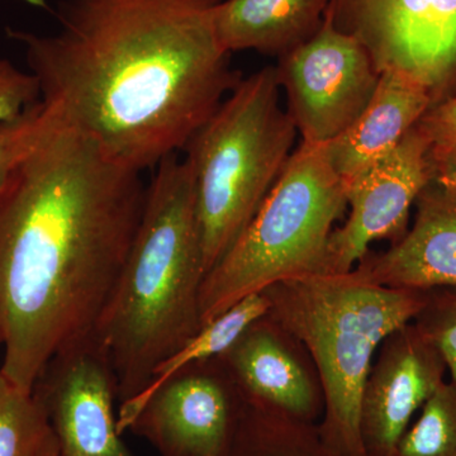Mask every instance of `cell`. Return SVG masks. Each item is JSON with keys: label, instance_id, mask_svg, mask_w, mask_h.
<instances>
[{"label": "cell", "instance_id": "6da1fadb", "mask_svg": "<svg viewBox=\"0 0 456 456\" xmlns=\"http://www.w3.org/2000/svg\"><path fill=\"white\" fill-rule=\"evenodd\" d=\"M221 2L60 0L55 33H7L60 123L142 173L184 150L241 80L216 33Z\"/></svg>", "mask_w": 456, "mask_h": 456}, {"label": "cell", "instance_id": "7a4b0ae2", "mask_svg": "<svg viewBox=\"0 0 456 456\" xmlns=\"http://www.w3.org/2000/svg\"><path fill=\"white\" fill-rule=\"evenodd\" d=\"M146 188L59 118L0 189V373L33 393L57 354L94 335Z\"/></svg>", "mask_w": 456, "mask_h": 456}, {"label": "cell", "instance_id": "3957f363", "mask_svg": "<svg viewBox=\"0 0 456 456\" xmlns=\"http://www.w3.org/2000/svg\"><path fill=\"white\" fill-rule=\"evenodd\" d=\"M206 275L193 180L184 159L171 155L146 188L136 235L94 332L121 404L202 330Z\"/></svg>", "mask_w": 456, "mask_h": 456}, {"label": "cell", "instance_id": "277c9868", "mask_svg": "<svg viewBox=\"0 0 456 456\" xmlns=\"http://www.w3.org/2000/svg\"><path fill=\"white\" fill-rule=\"evenodd\" d=\"M269 316L305 345L322 384L318 430L344 456H368L360 401L382 342L412 322L425 292L359 281L351 273L290 279L266 288Z\"/></svg>", "mask_w": 456, "mask_h": 456}, {"label": "cell", "instance_id": "5b68a950", "mask_svg": "<svg viewBox=\"0 0 456 456\" xmlns=\"http://www.w3.org/2000/svg\"><path fill=\"white\" fill-rule=\"evenodd\" d=\"M281 93L277 66L260 69L240 80L184 147L207 274L253 220L293 154L298 131Z\"/></svg>", "mask_w": 456, "mask_h": 456}, {"label": "cell", "instance_id": "8992f818", "mask_svg": "<svg viewBox=\"0 0 456 456\" xmlns=\"http://www.w3.org/2000/svg\"><path fill=\"white\" fill-rule=\"evenodd\" d=\"M346 209L345 183L326 145L301 142L253 220L204 278L203 326L273 284L329 275L330 237Z\"/></svg>", "mask_w": 456, "mask_h": 456}, {"label": "cell", "instance_id": "52a82bcc", "mask_svg": "<svg viewBox=\"0 0 456 456\" xmlns=\"http://www.w3.org/2000/svg\"><path fill=\"white\" fill-rule=\"evenodd\" d=\"M326 14L362 42L379 73L419 84L432 106L456 97V0H331Z\"/></svg>", "mask_w": 456, "mask_h": 456}, {"label": "cell", "instance_id": "ba28073f", "mask_svg": "<svg viewBox=\"0 0 456 456\" xmlns=\"http://www.w3.org/2000/svg\"><path fill=\"white\" fill-rule=\"evenodd\" d=\"M279 83L302 142L327 145L358 119L380 73L355 37L325 16L316 35L281 57Z\"/></svg>", "mask_w": 456, "mask_h": 456}, {"label": "cell", "instance_id": "9c48e42d", "mask_svg": "<svg viewBox=\"0 0 456 456\" xmlns=\"http://www.w3.org/2000/svg\"><path fill=\"white\" fill-rule=\"evenodd\" d=\"M246 403L220 358L183 369L118 426L160 456H230Z\"/></svg>", "mask_w": 456, "mask_h": 456}, {"label": "cell", "instance_id": "30bf717a", "mask_svg": "<svg viewBox=\"0 0 456 456\" xmlns=\"http://www.w3.org/2000/svg\"><path fill=\"white\" fill-rule=\"evenodd\" d=\"M57 456H134L114 413L116 378L95 334L57 354L36 383Z\"/></svg>", "mask_w": 456, "mask_h": 456}, {"label": "cell", "instance_id": "8fae6325", "mask_svg": "<svg viewBox=\"0 0 456 456\" xmlns=\"http://www.w3.org/2000/svg\"><path fill=\"white\" fill-rule=\"evenodd\" d=\"M430 143L412 128L395 150L345 183L349 216L327 248L329 275L347 274L378 240L397 244L408 231L411 208L431 182Z\"/></svg>", "mask_w": 456, "mask_h": 456}, {"label": "cell", "instance_id": "7c38bea8", "mask_svg": "<svg viewBox=\"0 0 456 456\" xmlns=\"http://www.w3.org/2000/svg\"><path fill=\"white\" fill-rule=\"evenodd\" d=\"M446 374L439 347L415 323L382 342L360 401V435L368 456L389 455Z\"/></svg>", "mask_w": 456, "mask_h": 456}, {"label": "cell", "instance_id": "4fadbf2b", "mask_svg": "<svg viewBox=\"0 0 456 456\" xmlns=\"http://www.w3.org/2000/svg\"><path fill=\"white\" fill-rule=\"evenodd\" d=\"M218 358L246 406L320 422L325 398L316 365L305 345L269 314Z\"/></svg>", "mask_w": 456, "mask_h": 456}, {"label": "cell", "instance_id": "5bb4252c", "mask_svg": "<svg viewBox=\"0 0 456 456\" xmlns=\"http://www.w3.org/2000/svg\"><path fill=\"white\" fill-rule=\"evenodd\" d=\"M406 235L382 253L370 250L351 270L356 279L398 289L456 287V188L428 183Z\"/></svg>", "mask_w": 456, "mask_h": 456}, {"label": "cell", "instance_id": "9a60e30c", "mask_svg": "<svg viewBox=\"0 0 456 456\" xmlns=\"http://www.w3.org/2000/svg\"><path fill=\"white\" fill-rule=\"evenodd\" d=\"M432 107L421 86L382 71L368 106L338 139L327 143L330 164L342 182H350L391 154Z\"/></svg>", "mask_w": 456, "mask_h": 456}, {"label": "cell", "instance_id": "2e32d148", "mask_svg": "<svg viewBox=\"0 0 456 456\" xmlns=\"http://www.w3.org/2000/svg\"><path fill=\"white\" fill-rule=\"evenodd\" d=\"M331 0H222L213 22L224 49L278 59L316 35Z\"/></svg>", "mask_w": 456, "mask_h": 456}, {"label": "cell", "instance_id": "e0dca14e", "mask_svg": "<svg viewBox=\"0 0 456 456\" xmlns=\"http://www.w3.org/2000/svg\"><path fill=\"white\" fill-rule=\"evenodd\" d=\"M270 310V299L265 290L250 294L232 307L222 312L202 327L194 338L180 347L178 351L164 360L152 374L151 380L139 395L121 404L118 413V426L125 422L131 413L160 388L164 383L178 374L183 369L191 367L204 360L215 359L226 353L231 346L251 325L266 316Z\"/></svg>", "mask_w": 456, "mask_h": 456}, {"label": "cell", "instance_id": "ac0fdd59", "mask_svg": "<svg viewBox=\"0 0 456 456\" xmlns=\"http://www.w3.org/2000/svg\"><path fill=\"white\" fill-rule=\"evenodd\" d=\"M230 456H344L323 439L317 424L246 406Z\"/></svg>", "mask_w": 456, "mask_h": 456}, {"label": "cell", "instance_id": "d6986e66", "mask_svg": "<svg viewBox=\"0 0 456 456\" xmlns=\"http://www.w3.org/2000/svg\"><path fill=\"white\" fill-rule=\"evenodd\" d=\"M388 456H456V380H445L425 402Z\"/></svg>", "mask_w": 456, "mask_h": 456}, {"label": "cell", "instance_id": "ffe728a7", "mask_svg": "<svg viewBox=\"0 0 456 456\" xmlns=\"http://www.w3.org/2000/svg\"><path fill=\"white\" fill-rule=\"evenodd\" d=\"M47 428L40 401L0 373V456H28Z\"/></svg>", "mask_w": 456, "mask_h": 456}, {"label": "cell", "instance_id": "44dd1931", "mask_svg": "<svg viewBox=\"0 0 456 456\" xmlns=\"http://www.w3.org/2000/svg\"><path fill=\"white\" fill-rule=\"evenodd\" d=\"M425 293L424 307L412 322L439 347L448 365L449 379L456 380V287Z\"/></svg>", "mask_w": 456, "mask_h": 456}, {"label": "cell", "instance_id": "7402d4cb", "mask_svg": "<svg viewBox=\"0 0 456 456\" xmlns=\"http://www.w3.org/2000/svg\"><path fill=\"white\" fill-rule=\"evenodd\" d=\"M53 119L55 114L40 101L20 118L0 125V189Z\"/></svg>", "mask_w": 456, "mask_h": 456}, {"label": "cell", "instance_id": "603a6c76", "mask_svg": "<svg viewBox=\"0 0 456 456\" xmlns=\"http://www.w3.org/2000/svg\"><path fill=\"white\" fill-rule=\"evenodd\" d=\"M40 101V86L35 75L0 59V125L20 118Z\"/></svg>", "mask_w": 456, "mask_h": 456}, {"label": "cell", "instance_id": "cb8c5ba5", "mask_svg": "<svg viewBox=\"0 0 456 456\" xmlns=\"http://www.w3.org/2000/svg\"><path fill=\"white\" fill-rule=\"evenodd\" d=\"M417 127L430 143V150L456 145V97L435 104L422 117Z\"/></svg>", "mask_w": 456, "mask_h": 456}, {"label": "cell", "instance_id": "d4e9b609", "mask_svg": "<svg viewBox=\"0 0 456 456\" xmlns=\"http://www.w3.org/2000/svg\"><path fill=\"white\" fill-rule=\"evenodd\" d=\"M428 161L432 182L456 188V145L448 149L430 150Z\"/></svg>", "mask_w": 456, "mask_h": 456}, {"label": "cell", "instance_id": "484cf974", "mask_svg": "<svg viewBox=\"0 0 456 456\" xmlns=\"http://www.w3.org/2000/svg\"><path fill=\"white\" fill-rule=\"evenodd\" d=\"M28 456H57L56 440L53 437L50 426L46 432L42 435L41 439L36 444L35 448L32 449Z\"/></svg>", "mask_w": 456, "mask_h": 456}, {"label": "cell", "instance_id": "4316f807", "mask_svg": "<svg viewBox=\"0 0 456 456\" xmlns=\"http://www.w3.org/2000/svg\"><path fill=\"white\" fill-rule=\"evenodd\" d=\"M25 2L32 5H40V7H44L45 5L44 0H25Z\"/></svg>", "mask_w": 456, "mask_h": 456}, {"label": "cell", "instance_id": "83f0119b", "mask_svg": "<svg viewBox=\"0 0 456 456\" xmlns=\"http://www.w3.org/2000/svg\"><path fill=\"white\" fill-rule=\"evenodd\" d=\"M0 345H3V332H2V326H0Z\"/></svg>", "mask_w": 456, "mask_h": 456}]
</instances>
